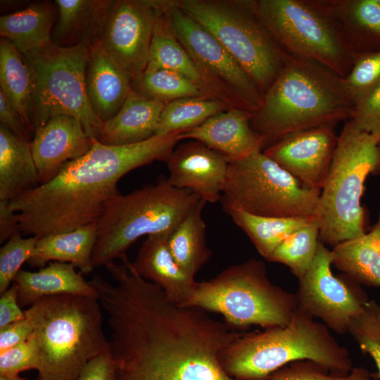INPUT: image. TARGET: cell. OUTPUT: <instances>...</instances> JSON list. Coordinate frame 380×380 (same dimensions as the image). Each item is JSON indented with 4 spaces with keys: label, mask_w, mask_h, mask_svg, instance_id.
<instances>
[{
    "label": "cell",
    "mask_w": 380,
    "mask_h": 380,
    "mask_svg": "<svg viewBox=\"0 0 380 380\" xmlns=\"http://www.w3.org/2000/svg\"><path fill=\"white\" fill-rule=\"evenodd\" d=\"M333 254L319 241L315 259L305 274L298 279L295 294L297 308L319 319L329 329L347 332L350 320L369 300L360 284L348 276L336 277L331 270Z\"/></svg>",
    "instance_id": "obj_14"
},
{
    "label": "cell",
    "mask_w": 380,
    "mask_h": 380,
    "mask_svg": "<svg viewBox=\"0 0 380 380\" xmlns=\"http://www.w3.org/2000/svg\"><path fill=\"white\" fill-rule=\"evenodd\" d=\"M170 234L148 236L132 265L141 277L162 289L170 300L182 306L191 294L197 281L175 260L168 246Z\"/></svg>",
    "instance_id": "obj_21"
},
{
    "label": "cell",
    "mask_w": 380,
    "mask_h": 380,
    "mask_svg": "<svg viewBox=\"0 0 380 380\" xmlns=\"http://www.w3.org/2000/svg\"><path fill=\"white\" fill-rule=\"evenodd\" d=\"M182 306L221 314L231 327L242 329L252 325L284 326L297 303L294 293L272 283L265 263L252 258L197 282Z\"/></svg>",
    "instance_id": "obj_8"
},
{
    "label": "cell",
    "mask_w": 380,
    "mask_h": 380,
    "mask_svg": "<svg viewBox=\"0 0 380 380\" xmlns=\"http://www.w3.org/2000/svg\"><path fill=\"white\" fill-rule=\"evenodd\" d=\"M266 380H372L364 367H353L344 376L334 375L310 360L291 362L273 372Z\"/></svg>",
    "instance_id": "obj_40"
},
{
    "label": "cell",
    "mask_w": 380,
    "mask_h": 380,
    "mask_svg": "<svg viewBox=\"0 0 380 380\" xmlns=\"http://www.w3.org/2000/svg\"><path fill=\"white\" fill-rule=\"evenodd\" d=\"M253 113L231 107L218 113L201 125L180 134V139L198 141L226 156L229 162L262 151V137L251 127Z\"/></svg>",
    "instance_id": "obj_19"
},
{
    "label": "cell",
    "mask_w": 380,
    "mask_h": 380,
    "mask_svg": "<svg viewBox=\"0 0 380 380\" xmlns=\"http://www.w3.org/2000/svg\"><path fill=\"white\" fill-rule=\"evenodd\" d=\"M181 133L123 146L93 138L87 153L65 164L49 182L9 201L19 232L40 238L96 223L108 201L120 194L118 181L137 167L166 162Z\"/></svg>",
    "instance_id": "obj_1"
},
{
    "label": "cell",
    "mask_w": 380,
    "mask_h": 380,
    "mask_svg": "<svg viewBox=\"0 0 380 380\" xmlns=\"http://www.w3.org/2000/svg\"><path fill=\"white\" fill-rule=\"evenodd\" d=\"M115 369L113 360L108 352L90 360L75 380H113Z\"/></svg>",
    "instance_id": "obj_43"
},
{
    "label": "cell",
    "mask_w": 380,
    "mask_h": 380,
    "mask_svg": "<svg viewBox=\"0 0 380 380\" xmlns=\"http://www.w3.org/2000/svg\"><path fill=\"white\" fill-rule=\"evenodd\" d=\"M354 110L343 77L316 61L289 54L251 122L266 148L297 131L335 127L350 120Z\"/></svg>",
    "instance_id": "obj_3"
},
{
    "label": "cell",
    "mask_w": 380,
    "mask_h": 380,
    "mask_svg": "<svg viewBox=\"0 0 380 380\" xmlns=\"http://www.w3.org/2000/svg\"><path fill=\"white\" fill-rule=\"evenodd\" d=\"M165 13L176 37L218 97L232 107L255 113L263 95L222 44L172 0L165 1Z\"/></svg>",
    "instance_id": "obj_13"
},
{
    "label": "cell",
    "mask_w": 380,
    "mask_h": 380,
    "mask_svg": "<svg viewBox=\"0 0 380 380\" xmlns=\"http://www.w3.org/2000/svg\"><path fill=\"white\" fill-rule=\"evenodd\" d=\"M201 199L189 190L175 188L163 176L129 194L115 196L96 222L94 267L120 258L141 236L171 233Z\"/></svg>",
    "instance_id": "obj_7"
},
{
    "label": "cell",
    "mask_w": 380,
    "mask_h": 380,
    "mask_svg": "<svg viewBox=\"0 0 380 380\" xmlns=\"http://www.w3.org/2000/svg\"><path fill=\"white\" fill-rule=\"evenodd\" d=\"M165 103L132 89L119 111L103 123L97 139L106 145L123 146L150 139L156 135Z\"/></svg>",
    "instance_id": "obj_23"
},
{
    "label": "cell",
    "mask_w": 380,
    "mask_h": 380,
    "mask_svg": "<svg viewBox=\"0 0 380 380\" xmlns=\"http://www.w3.org/2000/svg\"><path fill=\"white\" fill-rule=\"evenodd\" d=\"M231 107L226 101L213 97H187L168 102L161 113L156 135L192 129Z\"/></svg>",
    "instance_id": "obj_34"
},
{
    "label": "cell",
    "mask_w": 380,
    "mask_h": 380,
    "mask_svg": "<svg viewBox=\"0 0 380 380\" xmlns=\"http://www.w3.org/2000/svg\"><path fill=\"white\" fill-rule=\"evenodd\" d=\"M224 211L249 237L266 260L290 234L311 222L310 217H269L248 213L222 196Z\"/></svg>",
    "instance_id": "obj_31"
},
{
    "label": "cell",
    "mask_w": 380,
    "mask_h": 380,
    "mask_svg": "<svg viewBox=\"0 0 380 380\" xmlns=\"http://www.w3.org/2000/svg\"><path fill=\"white\" fill-rule=\"evenodd\" d=\"M132 80L101 40L90 46L86 86L91 107L103 123L121 108L132 90Z\"/></svg>",
    "instance_id": "obj_20"
},
{
    "label": "cell",
    "mask_w": 380,
    "mask_h": 380,
    "mask_svg": "<svg viewBox=\"0 0 380 380\" xmlns=\"http://www.w3.org/2000/svg\"><path fill=\"white\" fill-rule=\"evenodd\" d=\"M222 44L264 95L289 54L260 20L255 1L172 0Z\"/></svg>",
    "instance_id": "obj_9"
},
{
    "label": "cell",
    "mask_w": 380,
    "mask_h": 380,
    "mask_svg": "<svg viewBox=\"0 0 380 380\" xmlns=\"http://www.w3.org/2000/svg\"><path fill=\"white\" fill-rule=\"evenodd\" d=\"M1 91L20 114L29 134L34 132L32 122L33 78L22 53L6 38L0 40Z\"/></svg>",
    "instance_id": "obj_32"
},
{
    "label": "cell",
    "mask_w": 380,
    "mask_h": 380,
    "mask_svg": "<svg viewBox=\"0 0 380 380\" xmlns=\"http://www.w3.org/2000/svg\"><path fill=\"white\" fill-rule=\"evenodd\" d=\"M222 195L241 210L269 217H310L321 191L304 186L262 151L230 161Z\"/></svg>",
    "instance_id": "obj_12"
},
{
    "label": "cell",
    "mask_w": 380,
    "mask_h": 380,
    "mask_svg": "<svg viewBox=\"0 0 380 380\" xmlns=\"http://www.w3.org/2000/svg\"><path fill=\"white\" fill-rule=\"evenodd\" d=\"M113 1L56 0L58 18L51 34L52 43L72 47L101 40Z\"/></svg>",
    "instance_id": "obj_24"
},
{
    "label": "cell",
    "mask_w": 380,
    "mask_h": 380,
    "mask_svg": "<svg viewBox=\"0 0 380 380\" xmlns=\"http://www.w3.org/2000/svg\"><path fill=\"white\" fill-rule=\"evenodd\" d=\"M233 340L225 327L201 315L170 312L152 317L114 345L113 380H240L220 360Z\"/></svg>",
    "instance_id": "obj_2"
},
{
    "label": "cell",
    "mask_w": 380,
    "mask_h": 380,
    "mask_svg": "<svg viewBox=\"0 0 380 380\" xmlns=\"http://www.w3.org/2000/svg\"><path fill=\"white\" fill-rule=\"evenodd\" d=\"M159 69L179 72L201 86L210 96L219 99L213 87L176 37L165 6L154 25L145 71Z\"/></svg>",
    "instance_id": "obj_30"
},
{
    "label": "cell",
    "mask_w": 380,
    "mask_h": 380,
    "mask_svg": "<svg viewBox=\"0 0 380 380\" xmlns=\"http://www.w3.org/2000/svg\"><path fill=\"white\" fill-rule=\"evenodd\" d=\"M27 317L0 328V353L26 341L33 333Z\"/></svg>",
    "instance_id": "obj_44"
},
{
    "label": "cell",
    "mask_w": 380,
    "mask_h": 380,
    "mask_svg": "<svg viewBox=\"0 0 380 380\" xmlns=\"http://www.w3.org/2000/svg\"><path fill=\"white\" fill-rule=\"evenodd\" d=\"M355 60L380 51V0H318Z\"/></svg>",
    "instance_id": "obj_22"
},
{
    "label": "cell",
    "mask_w": 380,
    "mask_h": 380,
    "mask_svg": "<svg viewBox=\"0 0 380 380\" xmlns=\"http://www.w3.org/2000/svg\"><path fill=\"white\" fill-rule=\"evenodd\" d=\"M133 83L139 89L136 91L166 103L187 97H211L196 83L179 72L166 69L145 71Z\"/></svg>",
    "instance_id": "obj_36"
},
{
    "label": "cell",
    "mask_w": 380,
    "mask_h": 380,
    "mask_svg": "<svg viewBox=\"0 0 380 380\" xmlns=\"http://www.w3.org/2000/svg\"><path fill=\"white\" fill-rule=\"evenodd\" d=\"M229 159L204 144L192 140L175 146L166 161L171 185L189 190L206 203L221 201Z\"/></svg>",
    "instance_id": "obj_17"
},
{
    "label": "cell",
    "mask_w": 380,
    "mask_h": 380,
    "mask_svg": "<svg viewBox=\"0 0 380 380\" xmlns=\"http://www.w3.org/2000/svg\"><path fill=\"white\" fill-rule=\"evenodd\" d=\"M38 185L30 141L0 125V200L11 201Z\"/></svg>",
    "instance_id": "obj_28"
},
{
    "label": "cell",
    "mask_w": 380,
    "mask_h": 380,
    "mask_svg": "<svg viewBox=\"0 0 380 380\" xmlns=\"http://www.w3.org/2000/svg\"><path fill=\"white\" fill-rule=\"evenodd\" d=\"M205 203L201 199L170 234L167 239L175 260L193 278L212 256V251L206 244V227L202 216Z\"/></svg>",
    "instance_id": "obj_33"
},
{
    "label": "cell",
    "mask_w": 380,
    "mask_h": 380,
    "mask_svg": "<svg viewBox=\"0 0 380 380\" xmlns=\"http://www.w3.org/2000/svg\"><path fill=\"white\" fill-rule=\"evenodd\" d=\"M318 243L319 225L314 217L308 224L285 239L273 251L268 260L286 265L300 279L311 266Z\"/></svg>",
    "instance_id": "obj_35"
},
{
    "label": "cell",
    "mask_w": 380,
    "mask_h": 380,
    "mask_svg": "<svg viewBox=\"0 0 380 380\" xmlns=\"http://www.w3.org/2000/svg\"><path fill=\"white\" fill-rule=\"evenodd\" d=\"M92 144L93 138L77 118L67 115L51 118L35 130L30 141L39 184L51 180L67 163L87 153Z\"/></svg>",
    "instance_id": "obj_18"
},
{
    "label": "cell",
    "mask_w": 380,
    "mask_h": 380,
    "mask_svg": "<svg viewBox=\"0 0 380 380\" xmlns=\"http://www.w3.org/2000/svg\"><path fill=\"white\" fill-rule=\"evenodd\" d=\"M257 13L288 53L316 61L344 78L355 58L318 0H258Z\"/></svg>",
    "instance_id": "obj_11"
},
{
    "label": "cell",
    "mask_w": 380,
    "mask_h": 380,
    "mask_svg": "<svg viewBox=\"0 0 380 380\" xmlns=\"http://www.w3.org/2000/svg\"><path fill=\"white\" fill-rule=\"evenodd\" d=\"M90 44L50 45L23 55L33 78L32 122L34 130L51 118L67 115L79 120L87 135L97 139L103 122L93 111L86 86Z\"/></svg>",
    "instance_id": "obj_10"
},
{
    "label": "cell",
    "mask_w": 380,
    "mask_h": 380,
    "mask_svg": "<svg viewBox=\"0 0 380 380\" xmlns=\"http://www.w3.org/2000/svg\"><path fill=\"white\" fill-rule=\"evenodd\" d=\"M38 237H23L20 232L14 234L0 249V293L9 287L20 267L30 258Z\"/></svg>",
    "instance_id": "obj_39"
},
{
    "label": "cell",
    "mask_w": 380,
    "mask_h": 380,
    "mask_svg": "<svg viewBox=\"0 0 380 380\" xmlns=\"http://www.w3.org/2000/svg\"><path fill=\"white\" fill-rule=\"evenodd\" d=\"M98 300L76 295L52 296L24 310L39 350L37 380H75L90 360L110 352Z\"/></svg>",
    "instance_id": "obj_5"
},
{
    "label": "cell",
    "mask_w": 380,
    "mask_h": 380,
    "mask_svg": "<svg viewBox=\"0 0 380 380\" xmlns=\"http://www.w3.org/2000/svg\"><path fill=\"white\" fill-rule=\"evenodd\" d=\"M164 6L165 1H113L101 41L132 83L145 72L154 25Z\"/></svg>",
    "instance_id": "obj_15"
},
{
    "label": "cell",
    "mask_w": 380,
    "mask_h": 380,
    "mask_svg": "<svg viewBox=\"0 0 380 380\" xmlns=\"http://www.w3.org/2000/svg\"><path fill=\"white\" fill-rule=\"evenodd\" d=\"M18 288L14 282L0 298V328L25 319L18 299Z\"/></svg>",
    "instance_id": "obj_45"
},
{
    "label": "cell",
    "mask_w": 380,
    "mask_h": 380,
    "mask_svg": "<svg viewBox=\"0 0 380 380\" xmlns=\"http://www.w3.org/2000/svg\"><path fill=\"white\" fill-rule=\"evenodd\" d=\"M0 122V125L4 126L17 137L28 141L30 139V134L27 130L20 114L1 90Z\"/></svg>",
    "instance_id": "obj_46"
},
{
    "label": "cell",
    "mask_w": 380,
    "mask_h": 380,
    "mask_svg": "<svg viewBox=\"0 0 380 380\" xmlns=\"http://www.w3.org/2000/svg\"><path fill=\"white\" fill-rule=\"evenodd\" d=\"M19 232L16 213L9 206V201L0 200V242L7 241L14 234Z\"/></svg>",
    "instance_id": "obj_47"
},
{
    "label": "cell",
    "mask_w": 380,
    "mask_h": 380,
    "mask_svg": "<svg viewBox=\"0 0 380 380\" xmlns=\"http://www.w3.org/2000/svg\"><path fill=\"white\" fill-rule=\"evenodd\" d=\"M334 127L323 125L289 134L262 152L304 186L321 191L337 144Z\"/></svg>",
    "instance_id": "obj_16"
},
{
    "label": "cell",
    "mask_w": 380,
    "mask_h": 380,
    "mask_svg": "<svg viewBox=\"0 0 380 380\" xmlns=\"http://www.w3.org/2000/svg\"><path fill=\"white\" fill-rule=\"evenodd\" d=\"M347 332L364 354L374 360L380 380V303L368 300L350 322Z\"/></svg>",
    "instance_id": "obj_37"
},
{
    "label": "cell",
    "mask_w": 380,
    "mask_h": 380,
    "mask_svg": "<svg viewBox=\"0 0 380 380\" xmlns=\"http://www.w3.org/2000/svg\"><path fill=\"white\" fill-rule=\"evenodd\" d=\"M39 356L33 333L24 342L0 353V376L18 377L30 369L38 370Z\"/></svg>",
    "instance_id": "obj_41"
},
{
    "label": "cell",
    "mask_w": 380,
    "mask_h": 380,
    "mask_svg": "<svg viewBox=\"0 0 380 380\" xmlns=\"http://www.w3.org/2000/svg\"><path fill=\"white\" fill-rule=\"evenodd\" d=\"M58 8L43 1L0 17V34L13 44L22 55L40 50L51 44Z\"/></svg>",
    "instance_id": "obj_26"
},
{
    "label": "cell",
    "mask_w": 380,
    "mask_h": 380,
    "mask_svg": "<svg viewBox=\"0 0 380 380\" xmlns=\"http://www.w3.org/2000/svg\"><path fill=\"white\" fill-rule=\"evenodd\" d=\"M97 238L96 223L70 232L38 238L33 253L27 261L32 267H42L49 261L73 264L83 274L94 269L92 255Z\"/></svg>",
    "instance_id": "obj_27"
},
{
    "label": "cell",
    "mask_w": 380,
    "mask_h": 380,
    "mask_svg": "<svg viewBox=\"0 0 380 380\" xmlns=\"http://www.w3.org/2000/svg\"><path fill=\"white\" fill-rule=\"evenodd\" d=\"M350 120L358 129L373 135L380 143V85L355 105Z\"/></svg>",
    "instance_id": "obj_42"
},
{
    "label": "cell",
    "mask_w": 380,
    "mask_h": 380,
    "mask_svg": "<svg viewBox=\"0 0 380 380\" xmlns=\"http://www.w3.org/2000/svg\"><path fill=\"white\" fill-rule=\"evenodd\" d=\"M343 82L354 106L379 86L380 51L358 56Z\"/></svg>",
    "instance_id": "obj_38"
},
{
    "label": "cell",
    "mask_w": 380,
    "mask_h": 380,
    "mask_svg": "<svg viewBox=\"0 0 380 380\" xmlns=\"http://www.w3.org/2000/svg\"><path fill=\"white\" fill-rule=\"evenodd\" d=\"M75 267L71 263L53 261L37 272L20 270L13 281L18 288L19 305L31 306L43 298L58 295H76L99 300L97 291Z\"/></svg>",
    "instance_id": "obj_25"
},
{
    "label": "cell",
    "mask_w": 380,
    "mask_h": 380,
    "mask_svg": "<svg viewBox=\"0 0 380 380\" xmlns=\"http://www.w3.org/2000/svg\"><path fill=\"white\" fill-rule=\"evenodd\" d=\"M224 370L240 380H266L273 372L299 360H310L344 376L353 369L348 350L322 322L296 308L284 326L243 332L220 353Z\"/></svg>",
    "instance_id": "obj_4"
},
{
    "label": "cell",
    "mask_w": 380,
    "mask_h": 380,
    "mask_svg": "<svg viewBox=\"0 0 380 380\" xmlns=\"http://www.w3.org/2000/svg\"><path fill=\"white\" fill-rule=\"evenodd\" d=\"M333 264L359 284L380 288V213L368 233L333 247Z\"/></svg>",
    "instance_id": "obj_29"
},
{
    "label": "cell",
    "mask_w": 380,
    "mask_h": 380,
    "mask_svg": "<svg viewBox=\"0 0 380 380\" xmlns=\"http://www.w3.org/2000/svg\"><path fill=\"white\" fill-rule=\"evenodd\" d=\"M0 380H28L27 378L0 376Z\"/></svg>",
    "instance_id": "obj_48"
},
{
    "label": "cell",
    "mask_w": 380,
    "mask_h": 380,
    "mask_svg": "<svg viewBox=\"0 0 380 380\" xmlns=\"http://www.w3.org/2000/svg\"><path fill=\"white\" fill-rule=\"evenodd\" d=\"M374 172H380V143L346 121L313 215L320 242L334 247L365 233L361 197L367 177Z\"/></svg>",
    "instance_id": "obj_6"
}]
</instances>
